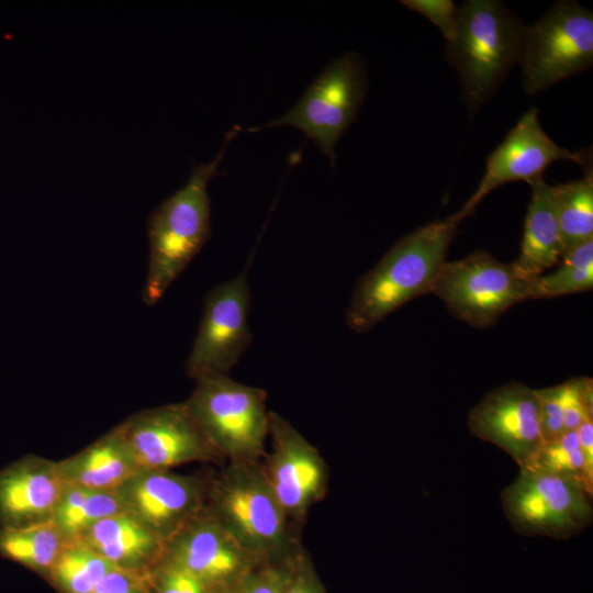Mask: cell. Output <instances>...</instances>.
<instances>
[{
	"label": "cell",
	"mask_w": 593,
	"mask_h": 593,
	"mask_svg": "<svg viewBox=\"0 0 593 593\" xmlns=\"http://www.w3.org/2000/svg\"><path fill=\"white\" fill-rule=\"evenodd\" d=\"M458 224L449 216L401 237L357 281L345 315L348 327L367 332L406 302L430 293Z\"/></svg>",
	"instance_id": "6da1fadb"
},
{
	"label": "cell",
	"mask_w": 593,
	"mask_h": 593,
	"mask_svg": "<svg viewBox=\"0 0 593 593\" xmlns=\"http://www.w3.org/2000/svg\"><path fill=\"white\" fill-rule=\"evenodd\" d=\"M239 131L227 132L219 153L209 164L193 165L184 186L161 201L149 214L147 273L143 287L146 304H156L205 245L211 234L210 180L219 167L227 145Z\"/></svg>",
	"instance_id": "7a4b0ae2"
},
{
	"label": "cell",
	"mask_w": 593,
	"mask_h": 593,
	"mask_svg": "<svg viewBox=\"0 0 593 593\" xmlns=\"http://www.w3.org/2000/svg\"><path fill=\"white\" fill-rule=\"evenodd\" d=\"M206 507L243 548L265 561L288 559L303 549L261 460L228 461L212 473Z\"/></svg>",
	"instance_id": "3957f363"
},
{
	"label": "cell",
	"mask_w": 593,
	"mask_h": 593,
	"mask_svg": "<svg viewBox=\"0 0 593 593\" xmlns=\"http://www.w3.org/2000/svg\"><path fill=\"white\" fill-rule=\"evenodd\" d=\"M526 29L501 1L468 0L458 7L446 54L470 109L480 107L518 65Z\"/></svg>",
	"instance_id": "277c9868"
},
{
	"label": "cell",
	"mask_w": 593,
	"mask_h": 593,
	"mask_svg": "<svg viewBox=\"0 0 593 593\" xmlns=\"http://www.w3.org/2000/svg\"><path fill=\"white\" fill-rule=\"evenodd\" d=\"M265 390L214 374L195 380L183 401L206 439L228 461L261 460L266 454L269 411Z\"/></svg>",
	"instance_id": "5b68a950"
},
{
	"label": "cell",
	"mask_w": 593,
	"mask_h": 593,
	"mask_svg": "<svg viewBox=\"0 0 593 593\" xmlns=\"http://www.w3.org/2000/svg\"><path fill=\"white\" fill-rule=\"evenodd\" d=\"M536 279V278H535ZM484 250L445 261L430 289L449 312L472 327H489L510 307L535 299L534 280Z\"/></svg>",
	"instance_id": "8992f818"
},
{
	"label": "cell",
	"mask_w": 593,
	"mask_h": 593,
	"mask_svg": "<svg viewBox=\"0 0 593 593\" xmlns=\"http://www.w3.org/2000/svg\"><path fill=\"white\" fill-rule=\"evenodd\" d=\"M592 64L593 14L581 3L558 1L527 26L518 60L526 93H539Z\"/></svg>",
	"instance_id": "52a82bcc"
},
{
	"label": "cell",
	"mask_w": 593,
	"mask_h": 593,
	"mask_svg": "<svg viewBox=\"0 0 593 593\" xmlns=\"http://www.w3.org/2000/svg\"><path fill=\"white\" fill-rule=\"evenodd\" d=\"M366 92L365 63L349 52L327 64L284 115L248 131L291 126L303 132L334 163L336 143L357 118Z\"/></svg>",
	"instance_id": "ba28073f"
},
{
	"label": "cell",
	"mask_w": 593,
	"mask_h": 593,
	"mask_svg": "<svg viewBox=\"0 0 593 593\" xmlns=\"http://www.w3.org/2000/svg\"><path fill=\"white\" fill-rule=\"evenodd\" d=\"M513 528L528 536L563 539L586 528L593 515L592 494L556 474L521 468L501 493Z\"/></svg>",
	"instance_id": "9c48e42d"
},
{
	"label": "cell",
	"mask_w": 593,
	"mask_h": 593,
	"mask_svg": "<svg viewBox=\"0 0 593 593\" xmlns=\"http://www.w3.org/2000/svg\"><path fill=\"white\" fill-rule=\"evenodd\" d=\"M250 303L246 271L212 288L206 294L198 333L186 362L194 381L227 374L249 347Z\"/></svg>",
	"instance_id": "30bf717a"
},
{
	"label": "cell",
	"mask_w": 593,
	"mask_h": 593,
	"mask_svg": "<svg viewBox=\"0 0 593 593\" xmlns=\"http://www.w3.org/2000/svg\"><path fill=\"white\" fill-rule=\"evenodd\" d=\"M268 437L271 450L261 460L266 477L288 519L300 526L328 491V467L320 451L273 411L269 412Z\"/></svg>",
	"instance_id": "8fae6325"
},
{
	"label": "cell",
	"mask_w": 593,
	"mask_h": 593,
	"mask_svg": "<svg viewBox=\"0 0 593 593\" xmlns=\"http://www.w3.org/2000/svg\"><path fill=\"white\" fill-rule=\"evenodd\" d=\"M211 477L138 469L115 492L124 512L167 542L204 510Z\"/></svg>",
	"instance_id": "7c38bea8"
},
{
	"label": "cell",
	"mask_w": 593,
	"mask_h": 593,
	"mask_svg": "<svg viewBox=\"0 0 593 593\" xmlns=\"http://www.w3.org/2000/svg\"><path fill=\"white\" fill-rule=\"evenodd\" d=\"M119 425L138 469L225 462L183 402L136 412Z\"/></svg>",
	"instance_id": "4fadbf2b"
},
{
	"label": "cell",
	"mask_w": 593,
	"mask_h": 593,
	"mask_svg": "<svg viewBox=\"0 0 593 593\" xmlns=\"http://www.w3.org/2000/svg\"><path fill=\"white\" fill-rule=\"evenodd\" d=\"M586 153L570 152L555 143L542 130L537 108L526 111L486 159L484 175L473 194L451 219L460 223L497 187L514 181L530 182L542 177L555 161L569 160L586 166Z\"/></svg>",
	"instance_id": "5bb4252c"
},
{
	"label": "cell",
	"mask_w": 593,
	"mask_h": 593,
	"mask_svg": "<svg viewBox=\"0 0 593 593\" xmlns=\"http://www.w3.org/2000/svg\"><path fill=\"white\" fill-rule=\"evenodd\" d=\"M164 555L216 593H225L265 561L243 548L206 506L166 542Z\"/></svg>",
	"instance_id": "9a60e30c"
},
{
	"label": "cell",
	"mask_w": 593,
	"mask_h": 593,
	"mask_svg": "<svg viewBox=\"0 0 593 593\" xmlns=\"http://www.w3.org/2000/svg\"><path fill=\"white\" fill-rule=\"evenodd\" d=\"M468 427L526 467L544 443L536 389L521 382L493 389L470 411Z\"/></svg>",
	"instance_id": "2e32d148"
},
{
	"label": "cell",
	"mask_w": 593,
	"mask_h": 593,
	"mask_svg": "<svg viewBox=\"0 0 593 593\" xmlns=\"http://www.w3.org/2000/svg\"><path fill=\"white\" fill-rule=\"evenodd\" d=\"M57 461L25 455L0 470V528L52 523L65 490Z\"/></svg>",
	"instance_id": "e0dca14e"
},
{
	"label": "cell",
	"mask_w": 593,
	"mask_h": 593,
	"mask_svg": "<svg viewBox=\"0 0 593 593\" xmlns=\"http://www.w3.org/2000/svg\"><path fill=\"white\" fill-rule=\"evenodd\" d=\"M116 569L145 577L166 542L135 517L121 512L91 526L80 538Z\"/></svg>",
	"instance_id": "ac0fdd59"
},
{
	"label": "cell",
	"mask_w": 593,
	"mask_h": 593,
	"mask_svg": "<svg viewBox=\"0 0 593 593\" xmlns=\"http://www.w3.org/2000/svg\"><path fill=\"white\" fill-rule=\"evenodd\" d=\"M57 466L66 484L102 491H115L138 470L120 425Z\"/></svg>",
	"instance_id": "d6986e66"
},
{
	"label": "cell",
	"mask_w": 593,
	"mask_h": 593,
	"mask_svg": "<svg viewBox=\"0 0 593 593\" xmlns=\"http://www.w3.org/2000/svg\"><path fill=\"white\" fill-rule=\"evenodd\" d=\"M528 183L532 198L527 206L521 251L512 264L522 277L535 279L556 265L566 248L550 195V186L542 177Z\"/></svg>",
	"instance_id": "ffe728a7"
},
{
	"label": "cell",
	"mask_w": 593,
	"mask_h": 593,
	"mask_svg": "<svg viewBox=\"0 0 593 593\" xmlns=\"http://www.w3.org/2000/svg\"><path fill=\"white\" fill-rule=\"evenodd\" d=\"M123 512L115 491L66 484L52 523L69 541L79 539L101 519Z\"/></svg>",
	"instance_id": "44dd1931"
},
{
	"label": "cell",
	"mask_w": 593,
	"mask_h": 593,
	"mask_svg": "<svg viewBox=\"0 0 593 593\" xmlns=\"http://www.w3.org/2000/svg\"><path fill=\"white\" fill-rule=\"evenodd\" d=\"M67 541L53 523L20 529L0 528V556L48 578Z\"/></svg>",
	"instance_id": "7402d4cb"
},
{
	"label": "cell",
	"mask_w": 593,
	"mask_h": 593,
	"mask_svg": "<svg viewBox=\"0 0 593 593\" xmlns=\"http://www.w3.org/2000/svg\"><path fill=\"white\" fill-rule=\"evenodd\" d=\"M550 195L566 250L593 238L591 164L586 166L583 178L550 186Z\"/></svg>",
	"instance_id": "603a6c76"
},
{
	"label": "cell",
	"mask_w": 593,
	"mask_h": 593,
	"mask_svg": "<svg viewBox=\"0 0 593 593\" xmlns=\"http://www.w3.org/2000/svg\"><path fill=\"white\" fill-rule=\"evenodd\" d=\"M114 569L87 544L76 539L66 542L48 579L60 593H91Z\"/></svg>",
	"instance_id": "cb8c5ba5"
},
{
	"label": "cell",
	"mask_w": 593,
	"mask_h": 593,
	"mask_svg": "<svg viewBox=\"0 0 593 593\" xmlns=\"http://www.w3.org/2000/svg\"><path fill=\"white\" fill-rule=\"evenodd\" d=\"M524 468L556 474L593 494V480L586 473L575 430L542 443Z\"/></svg>",
	"instance_id": "d4e9b609"
},
{
	"label": "cell",
	"mask_w": 593,
	"mask_h": 593,
	"mask_svg": "<svg viewBox=\"0 0 593 593\" xmlns=\"http://www.w3.org/2000/svg\"><path fill=\"white\" fill-rule=\"evenodd\" d=\"M150 593H216L165 555L145 574Z\"/></svg>",
	"instance_id": "484cf974"
},
{
	"label": "cell",
	"mask_w": 593,
	"mask_h": 593,
	"mask_svg": "<svg viewBox=\"0 0 593 593\" xmlns=\"http://www.w3.org/2000/svg\"><path fill=\"white\" fill-rule=\"evenodd\" d=\"M301 551L288 559L261 562L225 593H282Z\"/></svg>",
	"instance_id": "4316f807"
},
{
	"label": "cell",
	"mask_w": 593,
	"mask_h": 593,
	"mask_svg": "<svg viewBox=\"0 0 593 593\" xmlns=\"http://www.w3.org/2000/svg\"><path fill=\"white\" fill-rule=\"evenodd\" d=\"M593 287V267L562 264L549 275L534 280L535 299L556 298L589 291Z\"/></svg>",
	"instance_id": "83f0119b"
},
{
	"label": "cell",
	"mask_w": 593,
	"mask_h": 593,
	"mask_svg": "<svg viewBox=\"0 0 593 593\" xmlns=\"http://www.w3.org/2000/svg\"><path fill=\"white\" fill-rule=\"evenodd\" d=\"M561 385L563 425L568 433L593 419V382L589 377H575Z\"/></svg>",
	"instance_id": "f1b7e54d"
},
{
	"label": "cell",
	"mask_w": 593,
	"mask_h": 593,
	"mask_svg": "<svg viewBox=\"0 0 593 593\" xmlns=\"http://www.w3.org/2000/svg\"><path fill=\"white\" fill-rule=\"evenodd\" d=\"M540 406L541 434L545 441L566 434L562 410V385L557 384L536 390Z\"/></svg>",
	"instance_id": "f546056e"
},
{
	"label": "cell",
	"mask_w": 593,
	"mask_h": 593,
	"mask_svg": "<svg viewBox=\"0 0 593 593\" xmlns=\"http://www.w3.org/2000/svg\"><path fill=\"white\" fill-rule=\"evenodd\" d=\"M407 9L427 18L443 33L446 42L452 40L458 7L451 0H403Z\"/></svg>",
	"instance_id": "4dcf8cb0"
},
{
	"label": "cell",
	"mask_w": 593,
	"mask_h": 593,
	"mask_svg": "<svg viewBox=\"0 0 593 593\" xmlns=\"http://www.w3.org/2000/svg\"><path fill=\"white\" fill-rule=\"evenodd\" d=\"M282 593H326L304 549L299 553L292 575Z\"/></svg>",
	"instance_id": "1f68e13d"
},
{
	"label": "cell",
	"mask_w": 593,
	"mask_h": 593,
	"mask_svg": "<svg viewBox=\"0 0 593 593\" xmlns=\"http://www.w3.org/2000/svg\"><path fill=\"white\" fill-rule=\"evenodd\" d=\"M91 593H150L145 578L121 569L107 574Z\"/></svg>",
	"instance_id": "d6a6232c"
},
{
	"label": "cell",
	"mask_w": 593,
	"mask_h": 593,
	"mask_svg": "<svg viewBox=\"0 0 593 593\" xmlns=\"http://www.w3.org/2000/svg\"><path fill=\"white\" fill-rule=\"evenodd\" d=\"M588 475L593 480V419L575 430Z\"/></svg>",
	"instance_id": "836d02e7"
}]
</instances>
